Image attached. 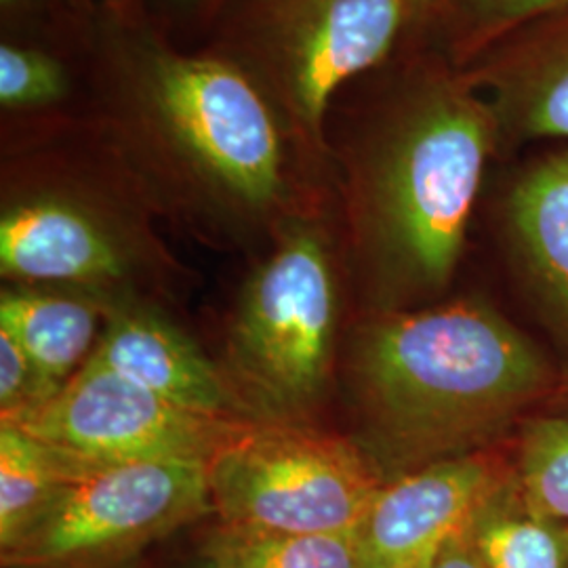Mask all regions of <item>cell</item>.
I'll use <instances>...</instances> for the list:
<instances>
[{"label":"cell","instance_id":"cell-5","mask_svg":"<svg viewBox=\"0 0 568 568\" xmlns=\"http://www.w3.org/2000/svg\"><path fill=\"white\" fill-rule=\"evenodd\" d=\"M224 527L267 532L358 530L386 487L373 455L345 438L286 424H244L206 459Z\"/></svg>","mask_w":568,"mask_h":568},{"label":"cell","instance_id":"cell-4","mask_svg":"<svg viewBox=\"0 0 568 568\" xmlns=\"http://www.w3.org/2000/svg\"><path fill=\"white\" fill-rule=\"evenodd\" d=\"M215 51L239 63L314 156L328 154L331 105L417 23L405 0H230Z\"/></svg>","mask_w":568,"mask_h":568},{"label":"cell","instance_id":"cell-15","mask_svg":"<svg viewBox=\"0 0 568 568\" xmlns=\"http://www.w3.org/2000/svg\"><path fill=\"white\" fill-rule=\"evenodd\" d=\"M467 532L487 568H568V523L528 508L514 476L476 511Z\"/></svg>","mask_w":568,"mask_h":568},{"label":"cell","instance_id":"cell-23","mask_svg":"<svg viewBox=\"0 0 568 568\" xmlns=\"http://www.w3.org/2000/svg\"><path fill=\"white\" fill-rule=\"evenodd\" d=\"M427 568H487L483 558L478 556V551L474 548L469 532L464 530L459 535H455L448 541L445 548L440 549V554L432 560V565Z\"/></svg>","mask_w":568,"mask_h":568},{"label":"cell","instance_id":"cell-14","mask_svg":"<svg viewBox=\"0 0 568 568\" xmlns=\"http://www.w3.org/2000/svg\"><path fill=\"white\" fill-rule=\"evenodd\" d=\"M98 321L95 305L79 297L28 288L4 291L0 297V328L58 389L91 358Z\"/></svg>","mask_w":568,"mask_h":568},{"label":"cell","instance_id":"cell-20","mask_svg":"<svg viewBox=\"0 0 568 568\" xmlns=\"http://www.w3.org/2000/svg\"><path fill=\"white\" fill-rule=\"evenodd\" d=\"M568 0H457L448 18V53L457 68L495 42L567 7Z\"/></svg>","mask_w":568,"mask_h":568},{"label":"cell","instance_id":"cell-26","mask_svg":"<svg viewBox=\"0 0 568 568\" xmlns=\"http://www.w3.org/2000/svg\"><path fill=\"white\" fill-rule=\"evenodd\" d=\"M103 7L119 13H138L143 11V0H103Z\"/></svg>","mask_w":568,"mask_h":568},{"label":"cell","instance_id":"cell-8","mask_svg":"<svg viewBox=\"0 0 568 568\" xmlns=\"http://www.w3.org/2000/svg\"><path fill=\"white\" fill-rule=\"evenodd\" d=\"M244 419L185 410L87 361L42 405L13 426L81 464L209 459Z\"/></svg>","mask_w":568,"mask_h":568},{"label":"cell","instance_id":"cell-27","mask_svg":"<svg viewBox=\"0 0 568 568\" xmlns=\"http://www.w3.org/2000/svg\"><path fill=\"white\" fill-rule=\"evenodd\" d=\"M201 568H220V567H217V562H215V560H213V558H211V556H209V558H206V560H204V565Z\"/></svg>","mask_w":568,"mask_h":568},{"label":"cell","instance_id":"cell-10","mask_svg":"<svg viewBox=\"0 0 568 568\" xmlns=\"http://www.w3.org/2000/svg\"><path fill=\"white\" fill-rule=\"evenodd\" d=\"M511 476L514 466L483 448L386 483L358 528V568L429 567Z\"/></svg>","mask_w":568,"mask_h":568},{"label":"cell","instance_id":"cell-22","mask_svg":"<svg viewBox=\"0 0 568 568\" xmlns=\"http://www.w3.org/2000/svg\"><path fill=\"white\" fill-rule=\"evenodd\" d=\"M0 11L2 20L11 23L60 16L68 26H74L84 39L98 16V11H91L89 0H0Z\"/></svg>","mask_w":568,"mask_h":568},{"label":"cell","instance_id":"cell-21","mask_svg":"<svg viewBox=\"0 0 568 568\" xmlns=\"http://www.w3.org/2000/svg\"><path fill=\"white\" fill-rule=\"evenodd\" d=\"M58 387L49 386L21 349V345L0 328V413L2 426L49 400Z\"/></svg>","mask_w":568,"mask_h":568},{"label":"cell","instance_id":"cell-6","mask_svg":"<svg viewBox=\"0 0 568 568\" xmlns=\"http://www.w3.org/2000/svg\"><path fill=\"white\" fill-rule=\"evenodd\" d=\"M335 274L323 227L295 217L244 288L230 358L246 394L276 417H293L325 386L333 328Z\"/></svg>","mask_w":568,"mask_h":568},{"label":"cell","instance_id":"cell-18","mask_svg":"<svg viewBox=\"0 0 568 568\" xmlns=\"http://www.w3.org/2000/svg\"><path fill=\"white\" fill-rule=\"evenodd\" d=\"M514 487L528 508L568 523V419L525 422L514 457Z\"/></svg>","mask_w":568,"mask_h":568},{"label":"cell","instance_id":"cell-2","mask_svg":"<svg viewBox=\"0 0 568 568\" xmlns=\"http://www.w3.org/2000/svg\"><path fill=\"white\" fill-rule=\"evenodd\" d=\"M560 387L539 345L485 305L389 314L358 352L373 445L408 471L487 448Z\"/></svg>","mask_w":568,"mask_h":568},{"label":"cell","instance_id":"cell-13","mask_svg":"<svg viewBox=\"0 0 568 568\" xmlns=\"http://www.w3.org/2000/svg\"><path fill=\"white\" fill-rule=\"evenodd\" d=\"M509 243L568 349V148L530 164L506 199Z\"/></svg>","mask_w":568,"mask_h":568},{"label":"cell","instance_id":"cell-24","mask_svg":"<svg viewBox=\"0 0 568 568\" xmlns=\"http://www.w3.org/2000/svg\"><path fill=\"white\" fill-rule=\"evenodd\" d=\"M164 7L175 16L187 21L213 20L225 11L230 0H161Z\"/></svg>","mask_w":568,"mask_h":568},{"label":"cell","instance_id":"cell-9","mask_svg":"<svg viewBox=\"0 0 568 568\" xmlns=\"http://www.w3.org/2000/svg\"><path fill=\"white\" fill-rule=\"evenodd\" d=\"M140 251L129 220L70 183L26 185L0 215V270L20 283H119Z\"/></svg>","mask_w":568,"mask_h":568},{"label":"cell","instance_id":"cell-19","mask_svg":"<svg viewBox=\"0 0 568 568\" xmlns=\"http://www.w3.org/2000/svg\"><path fill=\"white\" fill-rule=\"evenodd\" d=\"M72 72L58 53L30 42L0 44V105L4 114H47L72 98Z\"/></svg>","mask_w":568,"mask_h":568},{"label":"cell","instance_id":"cell-7","mask_svg":"<svg viewBox=\"0 0 568 568\" xmlns=\"http://www.w3.org/2000/svg\"><path fill=\"white\" fill-rule=\"evenodd\" d=\"M211 509L206 459L84 464L2 549V562L13 568L102 567Z\"/></svg>","mask_w":568,"mask_h":568},{"label":"cell","instance_id":"cell-11","mask_svg":"<svg viewBox=\"0 0 568 568\" xmlns=\"http://www.w3.org/2000/svg\"><path fill=\"white\" fill-rule=\"evenodd\" d=\"M488 103L499 142H568V4L462 68Z\"/></svg>","mask_w":568,"mask_h":568},{"label":"cell","instance_id":"cell-12","mask_svg":"<svg viewBox=\"0 0 568 568\" xmlns=\"http://www.w3.org/2000/svg\"><path fill=\"white\" fill-rule=\"evenodd\" d=\"M185 410L243 419V403L222 373L175 326L145 312H119L91 358Z\"/></svg>","mask_w":568,"mask_h":568},{"label":"cell","instance_id":"cell-16","mask_svg":"<svg viewBox=\"0 0 568 568\" xmlns=\"http://www.w3.org/2000/svg\"><path fill=\"white\" fill-rule=\"evenodd\" d=\"M82 466L18 427L0 426V548H9Z\"/></svg>","mask_w":568,"mask_h":568},{"label":"cell","instance_id":"cell-3","mask_svg":"<svg viewBox=\"0 0 568 568\" xmlns=\"http://www.w3.org/2000/svg\"><path fill=\"white\" fill-rule=\"evenodd\" d=\"M356 222L403 276L447 283L499 131L480 91L453 61L413 63L354 116Z\"/></svg>","mask_w":568,"mask_h":568},{"label":"cell","instance_id":"cell-17","mask_svg":"<svg viewBox=\"0 0 568 568\" xmlns=\"http://www.w3.org/2000/svg\"><path fill=\"white\" fill-rule=\"evenodd\" d=\"M209 556L220 568H358V530L267 532L224 527Z\"/></svg>","mask_w":568,"mask_h":568},{"label":"cell","instance_id":"cell-1","mask_svg":"<svg viewBox=\"0 0 568 568\" xmlns=\"http://www.w3.org/2000/svg\"><path fill=\"white\" fill-rule=\"evenodd\" d=\"M103 138L185 194L244 217L278 211L291 159L314 156L239 63L183 53L143 16L98 11L87 34Z\"/></svg>","mask_w":568,"mask_h":568},{"label":"cell","instance_id":"cell-25","mask_svg":"<svg viewBox=\"0 0 568 568\" xmlns=\"http://www.w3.org/2000/svg\"><path fill=\"white\" fill-rule=\"evenodd\" d=\"M457 0H405L417 26L447 23Z\"/></svg>","mask_w":568,"mask_h":568}]
</instances>
